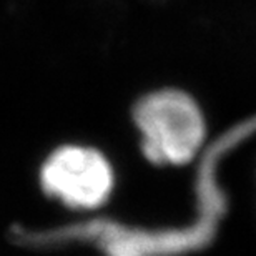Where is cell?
Returning <instances> with one entry per match:
<instances>
[{"label": "cell", "mask_w": 256, "mask_h": 256, "mask_svg": "<svg viewBox=\"0 0 256 256\" xmlns=\"http://www.w3.org/2000/svg\"><path fill=\"white\" fill-rule=\"evenodd\" d=\"M135 122L145 155L162 165L188 163L204 140L202 110L192 96L178 90H160L142 98Z\"/></svg>", "instance_id": "obj_1"}, {"label": "cell", "mask_w": 256, "mask_h": 256, "mask_svg": "<svg viewBox=\"0 0 256 256\" xmlns=\"http://www.w3.org/2000/svg\"><path fill=\"white\" fill-rule=\"evenodd\" d=\"M45 192L75 208H95L108 198L114 175L98 152L84 146H64L42 168Z\"/></svg>", "instance_id": "obj_2"}]
</instances>
